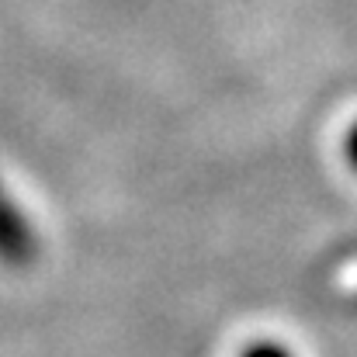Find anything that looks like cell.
<instances>
[{"label": "cell", "mask_w": 357, "mask_h": 357, "mask_svg": "<svg viewBox=\"0 0 357 357\" xmlns=\"http://www.w3.org/2000/svg\"><path fill=\"white\" fill-rule=\"evenodd\" d=\"M31 253H35V236H31L28 222L17 215V208L0 191V257L10 264H21Z\"/></svg>", "instance_id": "obj_1"}, {"label": "cell", "mask_w": 357, "mask_h": 357, "mask_svg": "<svg viewBox=\"0 0 357 357\" xmlns=\"http://www.w3.org/2000/svg\"><path fill=\"white\" fill-rule=\"evenodd\" d=\"M243 357H288V354H284V347H278V344H253Z\"/></svg>", "instance_id": "obj_2"}, {"label": "cell", "mask_w": 357, "mask_h": 357, "mask_svg": "<svg viewBox=\"0 0 357 357\" xmlns=\"http://www.w3.org/2000/svg\"><path fill=\"white\" fill-rule=\"evenodd\" d=\"M351 160L357 163V132H354V139H351Z\"/></svg>", "instance_id": "obj_3"}]
</instances>
